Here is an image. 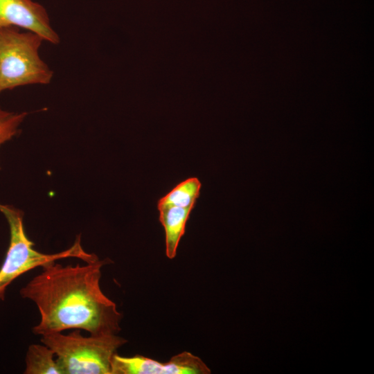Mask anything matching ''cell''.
I'll list each match as a JSON object with an SVG mask.
<instances>
[{"instance_id": "obj_6", "label": "cell", "mask_w": 374, "mask_h": 374, "mask_svg": "<svg viewBox=\"0 0 374 374\" xmlns=\"http://www.w3.org/2000/svg\"><path fill=\"white\" fill-rule=\"evenodd\" d=\"M194 207L168 206L159 208V221L165 231L166 255L173 259L177 247L186 231L190 213Z\"/></svg>"}, {"instance_id": "obj_7", "label": "cell", "mask_w": 374, "mask_h": 374, "mask_svg": "<svg viewBox=\"0 0 374 374\" xmlns=\"http://www.w3.org/2000/svg\"><path fill=\"white\" fill-rule=\"evenodd\" d=\"M111 374H172L169 361L160 362L140 355L123 357L117 353L112 360Z\"/></svg>"}, {"instance_id": "obj_1", "label": "cell", "mask_w": 374, "mask_h": 374, "mask_svg": "<svg viewBox=\"0 0 374 374\" xmlns=\"http://www.w3.org/2000/svg\"><path fill=\"white\" fill-rule=\"evenodd\" d=\"M109 258L75 265L53 262L42 267L19 291L37 307V335L79 329L90 335L118 334L123 314L102 291V269Z\"/></svg>"}, {"instance_id": "obj_4", "label": "cell", "mask_w": 374, "mask_h": 374, "mask_svg": "<svg viewBox=\"0 0 374 374\" xmlns=\"http://www.w3.org/2000/svg\"><path fill=\"white\" fill-rule=\"evenodd\" d=\"M44 39L30 30L0 28V93L29 84H47L53 71L42 60L39 49Z\"/></svg>"}, {"instance_id": "obj_2", "label": "cell", "mask_w": 374, "mask_h": 374, "mask_svg": "<svg viewBox=\"0 0 374 374\" xmlns=\"http://www.w3.org/2000/svg\"><path fill=\"white\" fill-rule=\"evenodd\" d=\"M54 352L62 374H111L112 360L127 340L118 334L83 336L79 329L41 335Z\"/></svg>"}, {"instance_id": "obj_9", "label": "cell", "mask_w": 374, "mask_h": 374, "mask_svg": "<svg viewBox=\"0 0 374 374\" xmlns=\"http://www.w3.org/2000/svg\"><path fill=\"white\" fill-rule=\"evenodd\" d=\"M200 188L201 183L197 178H188L158 201V209L168 206L194 207L199 195Z\"/></svg>"}, {"instance_id": "obj_8", "label": "cell", "mask_w": 374, "mask_h": 374, "mask_svg": "<svg viewBox=\"0 0 374 374\" xmlns=\"http://www.w3.org/2000/svg\"><path fill=\"white\" fill-rule=\"evenodd\" d=\"M25 364V374H62L54 352L42 343L28 346Z\"/></svg>"}, {"instance_id": "obj_5", "label": "cell", "mask_w": 374, "mask_h": 374, "mask_svg": "<svg viewBox=\"0 0 374 374\" xmlns=\"http://www.w3.org/2000/svg\"><path fill=\"white\" fill-rule=\"evenodd\" d=\"M8 26L33 31L53 44L60 42L46 8L33 0H0V28Z\"/></svg>"}, {"instance_id": "obj_10", "label": "cell", "mask_w": 374, "mask_h": 374, "mask_svg": "<svg viewBox=\"0 0 374 374\" xmlns=\"http://www.w3.org/2000/svg\"><path fill=\"white\" fill-rule=\"evenodd\" d=\"M27 114L24 112H8L0 107V146L19 133V126Z\"/></svg>"}, {"instance_id": "obj_3", "label": "cell", "mask_w": 374, "mask_h": 374, "mask_svg": "<svg viewBox=\"0 0 374 374\" xmlns=\"http://www.w3.org/2000/svg\"><path fill=\"white\" fill-rule=\"evenodd\" d=\"M0 212L6 217L10 229V244L0 268V300H4L6 290L12 281L33 269L68 258H76L85 262L99 258L97 255L84 250L80 234L76 236L73 244L64 251L52 254L41 253L34 249L33 242L26 233L24 212L11 205L1 203Z\"/></svg>"}]
</instances>
